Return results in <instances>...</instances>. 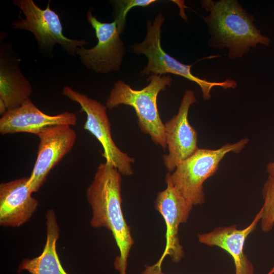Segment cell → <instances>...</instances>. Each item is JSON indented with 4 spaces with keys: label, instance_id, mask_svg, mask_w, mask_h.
<instances>
[{
    "label": "cell",
    "instance_id": "cell-16",
    "mask_svg": "<svg viewBox=\"0 0 274 274\" xmlns=\"http://www.w3.org/2000/svg\"><path fill=\"white\" fill-rule=\"evenodd\" d=\"M32 92L31 84L20 71L18 64L1 58L0 101L4 104L7 111L30 99Z\"/></svg>",
    "mask_w": 274,
    "mask_h": 274
},
{
    "label": "cell",
    "instance_id": "cell-19",
    "mask_svg": "<svg viewBox=\"0 0 274 274\" xmlns=\"http://www.w3.org/2000/svg\"><path fill=\"white\" fill-rule=\"evenodd\" d=\"M266 170L268 176L274 177V162H270L267 164Z\"/></svg>",
    "mask_w": 274,
    "mask_h": 274
},
{
    "label": "cell",
    "instance_id": "cell-12",
    "mask_svg": "<svg viewBox=\"0 0 274 274\" xmlns=\"http://www.w3.org/2000/svg\"><path fill=\"white\" fill-rule=\"evenodd\" d=\"M75 113L64 112L49 115L40 110L28 100L14 109L7 111L0 119V133L2 134L26 132L38 135L45 129L58 125H76Z\"/></svg>",
    "mask_w": 274,
    "mask_h": 274
},
{
    "label": "cell",
    "instance_id": "cell-5",
    "mask_svg": "<svg viewBox=\"0 0 274 274\" xmlns=\"http://www.w3.org/2000/svg\"><path fill=\"white\" fill-rule=\"evenodd\" d=\"M164 19L163 14H159L153 22L148 21L145 39L141 43H135L130 46L133 52L138 54H144L147 57V64L140 72L142 76H163L169 73L182 76L200 86L206 100L210 98V92L215 86H220L224 89L235 88L236 83L229 79L223 82H211L199 78L191 73L192 65L184 64L166 53L160 42L161 28Z\"/></svg>",
    "mask_w": 274,
    "mask_h": 274
},
{
    "label": "cell",
    "instance_id": "cell-8",
    "mask_svg": "<svg viewBox=\"0 0 274 274\" xmlns=\"http://www.w3.org/2000/svg\"><path fill=\"white\" fill-rule=\"evenodd\" d=\"M170 175L169 173L166 174V187L158 193L155 201V209L162 215L166 224L165 249L157 263L148 266L142 274H160L163 260L167 255L175 263L184 256L179 241V227L181 224L187 222L193 206L178 193L172 184Z\"/></svg>",
    "mask_w": 274,
    "mask_h": 274
},
{
    "label": "cell",
    "instance_id": "cell-14",
    "mask_svg": "<svg viewBox=\"0 0 274 274\" xmlns=\"http://www.w3.org/2000/svg\"><path fill=\"white\" fill-rule=\"evenodd\" d=\"M29 177L21 178L0 184V224L17 227L31 218L38 202L31 194Z\"/></svg>",
    "mask_w": 274,
    "mask_h": 274
},
{
    "label": "cell",
    "instance_id": "cell-20",
    "mask_svg": "<svg viewBox=\"0 0 274 274\" xmlns=\"http://www.w3.org/2000/svg\"><path fill=\"white\" fill-rule=\"evenodd\" d=\"M274 273V266L273 267L270 269V271L268 272L266 274H273Z\"/></svg>",
    "mask_w": 274,
    "mask_h": 274
},
{
    "label": "cell",
    "instance_id": "cell-11",
    "mask_svg": "<svg viewBox=\"0 0 274 274\" xmlns=\"http://www.w3.org/2000/svg\"><path fill=\"white\" fill-rule=\"evenodd\" d=\"M37 135L40 140L37 157L28 180L32 192L39 190L50 171L72 149L77 138L76 132L68 125L49 127Z\"/></svg>",
    "mask_w": 274,
    "mask_h": 274
},
{
    "label": "cell",
    "instance_id": "cell-4",
    "mask_svg": "<svg viewBox=\"0 0 274 274\" xmlns=\"http://www.w3.org/2000/svg\"><path fill=\"white\" fill-rule=\"evenodd\" d=\"M248 138L227 143L217 149H198L170 174V180L178 193L193 206L204 202L203 183L219 168L222 159L228 153H239L248 143Z\"/></svg>",
    "mask_w": 274,
    "mask_h": 274
},
{
    "label": "cell",
    "instance_id": "cell-18",
    "mask_svg": "<svg viewBox=\"0 0 274 274\" xmlns=\"http://www.w3.org/2000/svg\"><path fill=\"white\" fill-rule=\"evenodd\" d=\"M155 0H120L113 1L114 20L116 21L120 32L124 30L126 16L129 11L134 7H147L156 2Z\"/></svg>",
    "mask_w": 274,
    "mask_h": 274
},
{
    "label": "cell",
    "instance_id": "cell-10",
    "mask_svg": "<svg viewBox=\"0 0 274 274\" xmlns=\"http://www.w3.org/2000/svg\"><path fill=\"white\" fill-rule=\"evenodd\" d=\"M196 101L194 91H185L178 112L165 124V134L168 153L163 156V163L169 172L175 170L183 161L193 154L197 146V132L190 124L188 112Z\"/></svg>",
    "mask_w": 274,
    "mask_h": 274
},
{
    "label": "cell",
    "instance_id": "cell-3",
    "mask_svg": "<svg viewBox=\"0 0 274 274\" xmlns=\"http://www.w3.org/2000/svg\"><path fill=\"white\" fill-rule=\"evenodd\" d=\"M149 84L141 90H134L122 80L114 83L106 102L109 109L120 105L132 107L138 117L141 130L150 135L152 141L163 149L167 144L164 124L159 114L157 99L158 93L170 86L172 79L168 76L151 75L147 78Z\"/></svg>",
    "mask_w": 274,
    "mask_h": 274
},
{
    "label": "cell",
    "instance_id": "cell-7",
    "mask_svg": "<svg viewBox=\"0 0 274 274\" xmlns=\"http://www.w3.org/2000/svg\"><path fill=\"white\" fill-rule=\"evenodd\" d=\"M62 94L79 104L82 111L86 114V121L83 128L93 134L100 143L104 150L101 155L106 161L114 166L121 175L133 174L132 163L134 162V159L121 151L114 143L106 113L107 107L68 86L63 88Z\"/></svg>",
    "mask_w": 274,
    "mask_h": 274
},
{
    "label": "cell",
    "instance_id": "cell-6",
    "mask_svg": "<svg viewBox=\"0 0 274 274\" xmlns=\"http://www.w3.org/2000/svg\"><path fill=\"white\" fill-rule=\"evenodd\" d=\"M13 3L25 17L13 21V28L30 31L43 48L50 49L58 44L74 55L78 48L88 44L84 40L71 39L64 36L59 16L50 9L49 2L45 9L39 8L32 0H15Z\"/></svg>",
    "mask_w": 274,
    "mask_h": 274
},
{
    "label": "cell",
    "instance_id": "cell-17",
    "mask_svg": "<svg viewBox=\"0 0 274 274\" xmlns=\"http://www.w3.org/2000/svg\"><path fill=\"white\" fill-rule=\"evenodd\" d=\"M264 202L261 227L264 232L270 231L274 226V177L268 176L262 189Z\"/></svg>",
    "mask_w": 274,
    "mask_h": 274
},
{
    "label": "cell",
    "instance_id": "cell-2",
    "mask_svg": "<svg viewBox=\"0 0 274 274\" xmlns=\"http://www.w3.org/2000/svg\"><path fill=\"white\" fill-rule=\"evenodd\" d=\"M203 8L210 11L203 17L211 35L210 46L229 49L232 59L241 57L258 44L268 46L270 40L263 36L253 24V16L248 14L237 1H201Z\"/></svg>",
    "mask_w": 274,
    "mask_h": 274
},
{
    "label": "cell",
    "instance_id": "cell-1",
    "mask_svg": "<svg viewBox=\"0 0 274 274\" xmlns=\"http://www.w3.org/2000/svg\"><path fill=\"white\" fill-rule=\"evenodd\" d=\"M121 182V174L117 169L106 161L101 163L87 189L86 197L92 210L91 226L111 231L120 252L115 267L119 274H126L127 259L134 241L122 210Z\"/></svg>",
    "mask_w": 274,
    "mask_h": 274
},
{
    "label": "cell",
    "instance_id": "cell-21",
    "mask_svg": "<svg viewBox=\"0 0 274 274\" xmlns=\"http://www.w3.org/2000/svg\"><path fill=\"white\" fill-rule=\"evenodd\" d=\"M160 274H164V273H163L162 272H161Z\"/></svg>",
    "mask_w": 274,
    "mask_h": 274
},
{
    "label": "cell",
    "instance_id": "cell-15",
    "mask_svg": "<svg viewBox=\"0 0 274 274\" xmlns=\"http://www.w3.org/2000/svg\"><path fill=\"white\" fill-rule=\"evenodd\" d=\"M47 238L42 253L32 259H25L18 272L26 270L30 274H68L61 265L56 250L59 228L55 212L48 210L46 214Z\"/></svg>",
    "mask_w": 274,
    "mask_h": 274
},
{
    "label": "cell",
    "instance_id": "cell-9",
    "mask_svg": "<svg viewBox=\"0 0 274 274\" xmlns=\"http://www.w3.org/2000/svg\"><path fill=\"white\" fill-rule=\"evenodd\" d=\"M86 18L94 29L98 42L90 49L78 48L76 54L87 68L97 73L108 74L120 70L125 54V47L120 38L117 22H102L87 12Z\"/></svg>",
    "mask_w": 274,
    "mask_h": 274
},
{
    "label": "cell",
    "instance_id": "cell-13",
    "mask_svg": "<svg viewBox=\"0 0 274 274\" xmlns=\"http://www.w3.org/2000/svg\"><path fill=\"white\" fill-rule=\"evenodd\" d=\"M261 208L250 224L242 229H237L236 225L219 227L213 230L198 234L199 243L210 247L216 246L225 250L232 257L235 274H254L252 262L244 253L245 243L261 220Z\"/></svg>",
    "mask_w": 274,
    "mask_h": 274
}]
</instances>
